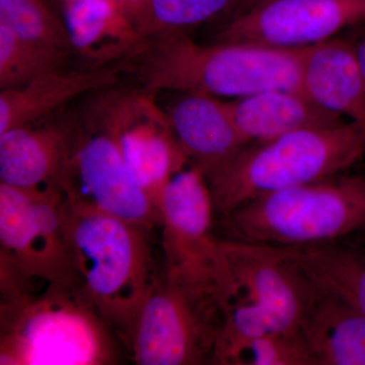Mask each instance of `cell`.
<instances>
[{"label":"cell","instance_id":"1","mask_svg":"<svg viewBox=\"0 0 365 365\" xmlns=\"http://www.w3.org/2000/svg\"><path fill=\"white\" fill-rule=\"evenodd\" d=\"M222 327L212 364L230 365L259 336L302 330L319 289L282 247L218 239Z\"/></svg>","mask_w":365,"mask_h":365},{"label":"cell","instance_id":"6","mask_svg":"<svg viewBox=\"0 0 365 365\" xmlns=\"http://www.w3.org/2000/svg\"><path fill=\"white\" fill-rule=\"evenodd\" d=\"M225 239L299 247L365 235V175L348 172L258 197L220 216Z\"/></svg>","mask_w":365,"mask_h":365},{"label":"cell","instance_id":"22","mask_svg":"<svg viewBox=\"0 0 365 365\" xmlns=\"http://www.w3.org/2000/svg\"><path fill=\"white\" fill-rule=\"evenodd\" d=\"M71 54L26 42L0 26V88H19L43 74L66 69Z\"/></svg>","mask_w":365,"mask_h":365},{"label":"cell","instance_id":"8","mask_svg":"<svg viewBox=\"0 0 365 365\" xmlns=\"http://www.w3.org/2000/svg\"><path fill=\"white\" fill-rule=\"evenodd\" d=\"M60 190L24 191L0 182L1 294H34L74 277Z\"/></svg>","mask_w":365,"mask_h":365},{"label":"cell","instance_id":"16","mask_svg":"<svg viewBox=\"0 0 365 365\" xmlns=\"http://www.w3.org/2000/svg\"><path fill=\"white\" fill-rule=\"evenodd\" d=\"M72 51L100 68L139 51L146 37L115 0H63Z\"/></svg>","mask_w":365,"mask_h":365},{"label":"cell","instance_id":"13","mask_svg":"<svg viewBox=\"0 0 365 365\" xmlns=\"http://www.w3.org/2000/svg\"><path fill=\"white\" fill-rule=\"evenodd\" d=\"M73 128L59 125L14 127L0 133V182L24 190H60Z\"/></svg>","mask_w":365,"mask_h":365},{"label":"cell","instance_id":"11","mask_svg":"<svg viewBox=\"0 0 365 365\" xmlns=\"http://www.w3.org/2000/svg\"><path fill=\"white\" fill-rule=\"evenodd\" d=\"M165 267L216 284V215L205 173L190 163L170 178L158 199Z\"/></svg>","mask_w":365,"mask_h":365},{"label":"cell","instance_id":"10","mask_svg":"<svg viewBox=\"0 0 365 365\" xmlns=\"http://www.w3.org/2000/svg\"><path fill=\"white\" fill-rule=\"evenodd\" d=\"M155 96L144 88L115 93L103 98L93 111L116 136L133 181L157 204L170 178L192 163Z\"/></svg>","mask_w":365,"mask_h":365},{"label":"cell","instance_id":"20","mask_svg":"<svg viewBox=\"0 0 365 365\" xmlns=\"http://www.w3.org/2000/svg\"><path fill=\"white\" fill-rule=\"evenodd\" d=\"M282 248L319 290L340 297L365 316V241L361 237Z\"/></svg>","mask_w":365,"mask_h":365},{"label":"cell","instance_id":"4","mask_svg":"<svg viewBox=\"0 0 365 365\" xmlns=\"http://www.w3.org/2000/svg\"><path fill=\"white\" fill-rule=\"evenodd\" d=\"M364 155L365 125L348 120L249 144L205 176L222 216L266 194L349 172Z\"/></svg>","mask_w":365,"mask_h":365},{"label":"cell","instance_id":"26","mask_svg":"<svg viewBox=\"0 0 365 365\" xmlns=\"http://www.w3.org/2000/svg\"><path fill=\"white\" fill-rule=\"evenodd\" d=\"M353 46H354L355 54H356L357 61H359L360 71H361L365 83V35L359 40L353 42Z\"/></svg>","mask_w":365,"mask_h":365},{"label":"cell","instance_id":"15","mask_svg":"<svg viewBox=\"0 0 365 365\" xmlns=\"http://www.w3.org/2000/svg\"><path fill=\"white\" fill-rule=\"evenodd\" d=\"M170 129L190 162L205 174L247 146L227 103L201 93H184L165 112Z\"/></svg>","mask_w":365,"mask_h":365},{"label":"cell","instance_id":"25","mask_svg":"<svg viewBox=\"0 0 365 365\" xmlns=\"http://www.w3.org/2000/svg\"><path fill=\"white\" fill-rule=\"evenodd\" d=\"M115 1L123 9L127 16L135 23L137 14L143 9L146 0H115Z\"/></svg>","mask_w":365,"mask_h":365},{"label":"cell","instance_id":"12","mask_svg":"<svg viewBox=\"0 0 365 365\" xmlns=\"http://www.w3.org/2000/svg\"><path fill=\"white\" fill-rule=\"evenodd\" d=\"M365 24V0H267L223 26L215 42L300 49Z\"/></svg>","mask_w":365,"mask_h":365},{"label":"cell","instance_id":"18","mask_svg":"<svg viewBox=\"0 0 365 365\" xmlns=\"http://www.w3.org/2000/svg\"><path fill=\"white\" fill-rule=\"evenodd\" d=\"M119 69L52 71L19 88L0 93V133L40 121L88 91L107 90L119 79Z\"/></svg>","mask_w":365,"mask_h":365},{"label":"cell","instance_id":"17","mask_svg":"<svg viewBox=\"0 0 365 365\" xmlns=\"http://www.w3.org/2000/svg\"><path fill=\"white\" fill-rule=\"evenodd\" d=\"M227 103L247 145L344 121L342 117L319 107L302 91L292 88H270Z\"/></svg>","mask_w":365,"mask_h":365},{"label":"cell","instance_id":"3","mask_svg":"<svg viewBox=\"0 0 365 365\" xmlns=\"http://www.w3.org/2000/svg\"><path fill=\"white\" fill-rule=\"evenodd\" d=\"M64 234L74 277L122 339L163 265L153 254V228L64 198Z\"/></svg>","mask_w":365,"mask_h":365},{"label":"cell","instance_id":"27","mask_svg":"<svg viewBox=\"0 0 365 365\" xmlns=\"http://www.w3.org/2000/svg\"><path fill=\"white\" fill-rule=\"evenodd\" d=\"M265 1H267V0H241L239 6L235 9V13L232 14V16H235V14L244 13V11H248L252 7L259 6V4H263Z\"/></svg>","mask_w":365,"mask_h":365},{"label":"cell","instance_id":"5","mask_svg":"<svg viewBox=\"0 0 365 365\" xmlns=\"http://www.w3.org/2000/svg\"><path fill=\"white\" fill-rule=\"evenodd\" d=\"M0 364L105 365L109 326L76 278L34 294H1Z\"/></svg>","mask_w":365,"mask_h":365},{"label":"cell","instance_id":"24","mask_svg":"<svg viewBox=\"0 0 365 365\" xmlns=\"http://www.w3.org/2000/svg\"><path fill=\"white\" fill-rule=\"evenodd\" d=\"M230 365H316L302 330L275 331L250 340Z\"/></svg>","mask_w":365,"mask_h":365},{"label":"cell","instance_id":"7","mask_svg":"<svg viewBox=\"0 0 365 365\" xmlns=\"http://www.w3.org/2000/svg\"><path fill=\"white\" fill-rule=\"evenodd\" d=\"M222 319L215 283L163 265L123 340L139 365L212 364Z\"/></svg>","mask_w":365,"mask_h":365},{"label":"cell","instance_id":"19","mask_svg":"<svg viewBox=\"0 0 365 365\" xmlns=\"http://www.w3.org/2000/svg\"><path fill=\"white\" fill-rule=\"evenodd\" d=\"M302 331L316 365H365V316L319 290Z\"/></svg>","mask_w":365,"mask_h":365},{"label":"cell","instance_id":"28","mask_svg":"<svg viewBox=\"0 0 365 365\" xmlns=\"http://www.w3.org/2000/svg\"><path fill=\"white\" fill-rule=\"evenodd\" d=\"M360 237H362V239H364V241H365V235H360Z\"/></svg>","mask_w":365,"mask_h":365},{"label":"cell","instance_id":"23","mask_svg":"<svg viewBox=\"0 0 365 365\" xmlns=\"http://www.w3.org/2000/svg\"><path fill=\"white\" fill-rule=\"evenodd\" d=\"M0 26L26 42L73 53L66 24L41 0H0Z\"/></svg>","mask_w":365,"mask_h":365},{"label":"cell","instance_id":"14","mask_svg":"<svg viewBox=\"0 0 365 365\" xmlns=\"http://www.w3.org/2000/svg\"><path fill=\"white\" fill-rule=\"evenodd\" d=\"M300 91L327 111L365 125V83L353 42L333 38L304 48Z\"/></svg>","mask_w":365,"mask_h":365},{"label":"cell","instance_id":"2","mask_svg":"<svg viewBox=\"0 0 365 365\" xmlns=\"http://www.w3.org/2000/svg\"><path fill=\"white\" fill-rule=\"evenodd\" d=\"M304 48L278 49L240 42L201 45L182 33L146 38L129 67L144 90L242 98L270 88L300 90Z\"/></svg>","mask_w":365,"mask_h":365},{"label":"cell","instance_id":"9","mask_svg":"<svg viewBox=\"0 0 365 365\" xmlns=\"http://www.w3.org/2000/svg\"><path fill=\"white\" fill-rule=\"evenodd\" d=\"M73 128L60 189L64 198L136 225H160L157 204L132 179L111 129L93 111Z\"/></svg>","mask_w":365,"mask_h":365},{"label":"cell","instance_id":"21","mask_svg":"<svg viewBox=\"0 0 365 365\" xmlns=\"http://www.w3.org/2000/svg\"><path fill=\"white\" fill-rule=\"evenodd\" d=\"M241 0H146L135 19L146 38L185 31L234 14Z\"/></svg>","mask_w":365,"mask_h":365}]
</instances>
